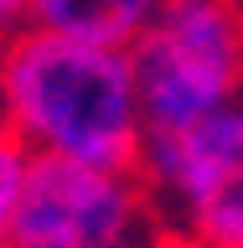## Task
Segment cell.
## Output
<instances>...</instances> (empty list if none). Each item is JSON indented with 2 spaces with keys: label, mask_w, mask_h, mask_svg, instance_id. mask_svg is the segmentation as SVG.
<instances>
[{
  "label": "cell",
  "mask_w": 243,
  "mask_h": 248,
  "mask_svg": "<svg viewBox=\"0 0 243 248\" xmlns=\"http://www.w3.org/2000/svg\"><path fill=\"white\" fill-rule=\"evenodd\" d=\"M161 5L166 0H36V21L73 31V36H88V42L130 46Z\"/></svg>",
  "instance_id": "obj_5"
},
{
  "label": "cell",
  "mask_w": 243,
  "mask_h": 248,
  "mask_svg": "<svg viewBox=\"0 0 243 248\" xmlns=\"http://www.w3.org/2000/svg\"><path fill=\"white\" fill-rule=\"evenodd\" d=\"M238 5H243V0H238Z\"/></svg>",
  "instance_id": "obj_10"
},
{
  "label": "cell",
  "mask_w": 243,
  "mask_h": 248,
  "mask_svg": "<svg viewBox=\"0 0 243 248\" xmlns=\"http://www.w3.org/2000/svg\"><path fill=\"white\" fill-rule=\"evenodd\" d=\"M0 248H11V243H0Z\"/></svg>",
  "instance_id": "obj_9"
},
{
  "label": "cell",
  "mask_w": 243,
  "mask_h": 248,
  "mask_svg": "<svg viewBox=\"0 0 243 248\" xmlns=\"http://www.w3.org/2000/svg\"><path fill=\"white\" fill-rule=\"evenodd\" d=\"M5 129L36 155L83 166H140L150 140L130 46L31 21L0 46Z\"/></svg>",
  "instance_id": "obj_1"
},
{
  "label": "cell",
  "mask_w": 243,
  "mask_h": 248,
  "mask_svg": "<svg viewBox=\"0 0 243 248\" xmlns=\"http://www.w3.org/2000/svg\"><path fill=\"white\" fill-rule=\"evenodd\" d=\"M11 248H176L140 166H83L36 155Z\"/></svg>",
  "instance_id": "obj_3"
},
{
  "label": "cell",
  "mask_w": 243,
  "mask_h": 248,
  "mask_svg": "<svg viewBox=\"0 0 243 248\" xmlns=\"http://www.w3.org/2000/svg\"><path fill=\"white\" fill-rule=\"evenodd\" d=\"M140 176L176 248H243V104L150 135Z\"/></svg>",
  "instance_id": "obj_4"
},
{
  "label": "cell",
  "mask_w": 243,
  "mask_h": 248,
  "mask_svg": "<svg viewBox=\"0 0 243 248\" xmlns=\"http://www.w3.org/2000/svg\"><path fill=\"white\" fill-rule=\"evenodd\" d=\"M31 160H36V150H31L26 140L11 135V129H0V243L11 238L16 212H21V202H26Z\"/></svg>",
  "instance_id": "obj_6"
},
{
  "label": "cell",
  "mask_w": 243,
  "mask_h": 248,
  "mask_svg": "<svg viewBox=\"0 0 243 248\" xmlns=\"http://www.w3.org/2000/svg\"><path fill=\"white\" fill-rule=\"evenodd\" d=\"M0 129H5V98H0Z\"/></svg>",
  "instance_id": "obj_8"
},
{
  "label": "cell",
  "mask_w": 243,
  "mask_h": 248,
  "mask_svg": "<svg viewBox=\"0 0 243 248\" xmlns=\"http://www.w3.org/2000/svg\"><path fill=\"white\" fill-rule=\"evenodd\" d=\"M130 57L150 135L186 129L217 108H233L243 104V5L166 0L130 42Z\"/></svg>",
  "instance_id": "obj_2"
},
{
  "label": "cell",
  "mask_w": 243,
  "mask_h": 248,
  "mask_svg": "<svg viewBox=\"0 0 243 248\" xmlns=\"http://www.w3.org/2000/svg\"><path fill=\"white\" fill-rule=\"evenodd\" d=\"M36 21V0H0V46Z\"/></svg>",
  "instance_id": "obj_7"
}]
</instances>
